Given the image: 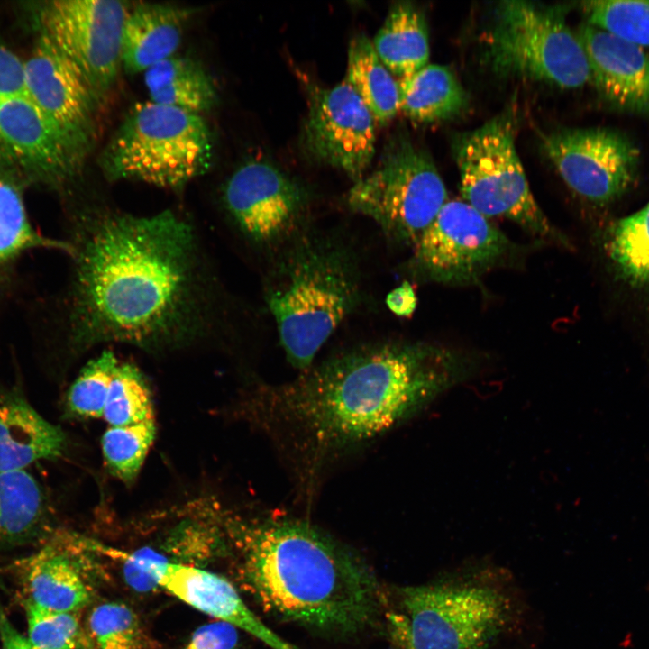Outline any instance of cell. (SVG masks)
Returning <instances> with one entry per match:
<instances>
[{"label": "cell", "instance_id": "1", "mask_svg": "<svg viewBox=\"0 0 649 649\" xmlns=\"http://www.w3.org/2000/svg\"><path fill=\"white\" fill-rule=\"evenodd\" d=\"M67 242L64 330L72 351L121 343L162 352L217 339L221 282L187 217L94 206L73 215Z\"/></svg>", "mask_w": 649, "mask_h": 649}, {"label": "cell", "instance_id": "2", "mask_svg": "<svg viewBox=\"0 0 649 649\" xmlns=\"http://www.w3.org/2000/svg\"><path fill=\"white\" fill-rule=\"evenodd\" d=\"M474 368L468 354L439 344L366 343L294 380L260 386L251 413L309 491L334 462L413 417Z\"/></svg>", "mask_w": 649, "mask_h": 649}, {"label": "cell", "instance_id": "3", "mask_svg": "<svg viewBox=\"0 0 649 649\" xmlns=\"http://www.w3.org/2000/svg\"><path fill=\"white\" fill-rule=\"evenodd\" d=\"M243 583L268 613L353 635L374 619L379 588L343 544L299 518L267 513L233 525Z\"/></svg>", "mask_w": 649, "mask_h": 649}, {"label": "cell", "instance_id": "4", "mask_svg": "<svg viewBox=\"0 0 649 649\" xmlns=\"http://www.w3.org/2000/svg\"><path fill=\"white\" fill-rule=\"evenodd\" d=\"M265 298L288 361L305 371L360 303L355 259L335 241L302 236L277 265Z\"/></svg>", "mask_w": 649, "mask_h": 649}, {"label": "cell", "instance_id": "5", "mask_svg": "<svg viewBox=\"0 0 649 649\" xmlns=\"http://www.w3.org/2000/svg\"><path fill=\"white\" fill-rule=\"evenodd\" d=\"M213 142L201 114L152 102L136 104L101 156L113 180L179 189L206 173Z\"/></svg>", "mask_w": 649, "mask_h": 649}, {"label": "cell", "instance_id": "6", "mask_svg": "<svg viewBox=\"0 0 649 649\" xmlns=\"http://www.w3.org/2000/svg\"><path fill=\"white\" fill-rule=\"evenodd\" d=\"M386 613L399 649H489L510 617L497 588L475 581L406 586Z\"/></svg>", "mask_w": 649, "mask_h": 649}, {"label": "cell", "instance_id": "7", "mask_svg": "<svg viewBox=\"0 0 649 649\" xmlns=\"http://www.w3.org/2000/svg\"><path fill=\"white\" fill-rule=\"evenodd\" d=\"M567 7L507 0L493 10L486 59L498 76L579 88L590 82L586 52L566 22Z\"/></svg>", "mask_w": 649, "mask_h": 649}, {"label": "cell", "instance_id": "8", "mask_svg": "<svg viewBox=\"0 0 649 649\" xmlns=\"http://www.w3.org/2000/svg\"><path fill=\"white\" fill-rule=\"evenodd\" d=\"M454 157L463 201L486 217H503L541 241L568 246L531 192L515 143V121L503 113L457 138Z\"/></svg>", "mask_w": 649, "mask_h": 649}, {"label": "cell", "instance_id": "9", "mask_svg": "<svg viewBox=\"0 0 649 649\" xmlns=\"http://www.w3.org/2000/svg\"><path fill=\"white\" fill-rule=\"evenodd\" d=\"M447 198L431 157L398 135L385 145L377 168L355 182L347 202L372 219L390 242L413 249Z\"/></svg>", "mask_w": 649, "mask_h": 649}, {"label": "cell", "instance_id": "10", "mask_svg": "<svg viewBox=\"0 0 649 649\" xmlns=\"http://www.w3.org/2000/svg\"><path fill=\"white\" fill-rule=\"evenodd\" d=\"M521 247L463 200L447 201L405 265L418 281L478 285L483 276L519 258Z\"/></svg>", "mask_w": 649, "mask_h": 649}, {"label": "cell", "instance_id": "11", "mask_svg": "<svg viewBox=\"0 0 649 649\" xmlns=\"http://www.w3.org/2000/svg\"><path fill=\"white\" fill-rule=\"evenodd\" d=\"M544 149L564 183L599 206L620 199L638 178L639 149L619 131L606 127L561 129L544 138Z\"/></svg>", "mask_w": 649, "mask_h": 649}, {"label": "cell", "instance_id": "12", "mask_svg": "<svg viewBox=\"0 0 649 649\" xmlns=\"http://www.w3.org/2000/svg\"><path fill=\"white\" fill-rule=\"evenodd\" d=\"M130 10L116 0H59L42 11V32L87 76L101 94L122 66V41Z\"/></svg>", "mask_w": 649, "mask_h": 649}, {"label": "cell", "instance_id": "13", "mask_svg": "<svg viewBox=\"0 0 649 649\" xmlns=\"http://www.w3.org/2000/svg\"><path fill=\"white\" fill-rule=\"evenodd\" d=\"M375 120L346 81L309 92L301 143L313 160L335 167L356 181L375 153Z\"/></svg>", "mask_w": 649, "mask_h": 649}, {"label": "cell", "instance_id": "14", "mask_svg": "<svg viewBox=\"0 0 649 649\" xmlns=\"http://www.w3.org/2000/svg\"><path fill=\"white\" fill-rule=\"evenodd\" d=\"M308 195L297 181L263 161L239 168L223 190V205L231 225L259 245L288 238L298 228Z\"/></svg>", "mask_w": 649, "mask_h": 649}, {"label": "cell", "instance_id": "15", "mask_svg": "<svg viewBox=\"0 0 649 649\" xmlns=\"http://www.w3.org/2000/svg\"><path fill=\"white\" fill-rule=\"evenodd\" d=\"M87 138L67 132L25 95L0 96V158L59 183L78 168Z\"/></svg>", "mask_w": 649, "mask_h": 649}, {"label": "cell", "instance_id": "16", "mask_svg": "<svg viewBox=\"0 0 649 649\" xmlns=\"http://www.w3.org/2000/svg\"><path fill=\"white\" fill-rule=\"evenodd\" d=\"M24 95L67 132L88 137L100 93L43 32L23 60Z\"/></svg>", "mask_w": 649, "mask_h": 649}, {"label": "cell", "instance_id": "17", "mask_svg": "<svg viewBox=\"0 0 649 649\" xmlns=\"http://www.w3.org/2000/svg\"><path fill=\"white\" fill-rule=\"evenodd\" d=\"M578 36L598 92L618 111L649 117V51L584 23Z\"/></svg>", "mask_w": 649, "mask_h": 649}, {"label": "cell", "instance_id": "18", "mask_svg": "<svg viewBox=\"0 0 649 649\" xmlns=\"http://www.w3.org/2000/svg\"><path fill=\"white\" fill-rule=\"evenodd\" d=\"M81 544L80 538L58 535L21 562L28 602L67 613L88 603L90 590L77 560Z\"/></svg>", "mask_w": 649, "mask_h": 649}, {"label": "cell", "instance_id": "19", "mask_svg": "<svg viewBox=\"0 0 649 649\" xmlns=\"http://www.w3.org/2000/svg\"><path fill=\"white\" fill-rule=\"evenodd\" d=\"M66 446L63 431L46 420L20 390L0 389V471H25L55 460Z\"/></svg>", "mask_w": 649, "mask_h": 649}, {"label": "cell", "instance_id": "20", "mask_svg": "<svg viewBox=\"0 0 649 649\" xmlns=\"http://www.w3.org/2000/svg\"><path fill=\"white\" fill-rule=\"evenodd\" d=\"M188 14L186 9L160 4H141L130 10L122 41L124 69L144 72L174 56Z\"/></svg>", "mask_w": 649, "mask_h": 649}, {"label": "cell", "instance_id": "21", "mask_svg": "<svg viewBox=\"0 0 649 649\" xmlns=\"http://www.w3.org/2000/svg\"><path fill=\"white\" fill-rule=\"evenodd\" d=\"M158 584L194 608L242 630L253 612L226 579L200 568L161 563Z\"/></svg>", "mask_w": 649, "mask_h": 649}, {"label": "cell", "instance_id": "22", "mask_svg": "<svg viewBox=\"0 0 649 649\" xmlns=\"http://www.w3.org/2000/svg\"><path fill=\"white\" fill-rule=\"evenodd\" d=\"M50 516L46 493L31 473L0 471V550L41 536Z\"/></svg>", "mask_w": 649, "mask_h": 649}, {"label": "cell", "instance_id": "23", "mask_svg": "<svg viewBox=\"0 0 649 649\" xmlns=\"http://www.w3.org/2000/svg\"><path fill=\"white\" fill-rule=\"evenodd\" d=\"M372 44L393 76L399 79L416 73L429 60L428 30L424 13L410 2L395 4Z\"/></svg>", "mask_w": 649, "mask_h": 649}, {"label": "cell", "instance_id": "24", "mask_svg": "<svg viewBox=\"0 0 649 649\" xmlns=\"http://www.w3.org/2000/svg\"><path fill=\"white\" fill-rule=\"evenodd\" d=\"M150 101L197 114L216 102L215 86L206 70L187 57L168 58L144 71Z\"/></svg>", "mask_w": 649, "mask_h": 649}, {"label": "cell", "instance_id": "25", "mask_svg": "<svg viewBox=\"0 0 649 649\" xmlns=\"http://www.w3.org/2000/svg\"><path fill=\"white\" fill-rule=\"evenodd\" d=\"M397 81L399 109L419 123L453 117L462 113L468 103L460 81L445 66L427 64Z\"/></svg>", "mask_w": 649, "mask_h": 649}, {"label": "cell", "instance_id": "26", "mask_svg": "<svg viewBox=\"0 0 649 649\" xmlns=\"http://www.w3.org/2000/svg\"><path fill=\"white\" fill-rule=\"evenodd\" d=\"M346 81L379 124L390 122L399 110L398 81L364 34L354 36L349 44Z\"/></svg>", "mask_w": 649, "mask_h": 649}, {"label": "cell", "instance_id": "27", "mask_svg": "<svg viewBox=\"0 0 649 649\" xmlns=\"http://www.w3.org/2000/svg\"><path fill=\"white\" fill-rule=\"evenodd\" d=\"M603 248L628 285L649 290V202L605 230Z\"/></svg>", "mask_w": 649, "mask_h": 649}, {"label": "cell", "instance_id": "28", "mask_svg": "<svg viewBox=\"0 0 649 649\" xmlns=\"http://www.w3.org/2000/svg\"><path fill=\"white\" fill-rule=\"evenodd\" d=\"M37 248L70 251L67 241L50 240L35 231L19 190L0 176V282L23 252Z\"/></svg>", "mask_w": 649, "mask_h": 649}, {"label": "cell", "instance_id": "29", "mask_svg": "<svg viewBox=\"0 0 649 649\" xmlns=\"http://www.w3.org/2000/svg\"><path fill=\"white\" fill-rule=\"evenodd\" d=\"M110 426H125L153 418L151 395L139 369L120 361L113 376L103 416Z\"/></svg>", "mask_w": 649, "mask_h": 649}, {"label": "cell", "instance_id": "30", "mask_svg": "<svg viewBox=\"0 0 649 649\" xmlns=\"http://www.w3.org/2000/svg\"><path fill=\"white\" fill-rule=\"evenodd\" d=\"M154 419L125 426H110L101 441L105 462L115 477L132 482L155 439Z\"/></svg>", "mask_w": 649, "mask_h": 649}, {"label": "cell", "instance_id": "31", "mask_svg": "<svg viewBox=\"0 0 649 649\" xmlns=\"http://www.w3.org/2000/svg\"><path fill=\"white\" fill-rule=\"evenodd\" d=\"M581 7L587 23L649 51V1H587Z\"/></svg>", "mask_w": 649, "mask_h": 649}, {"label": "cell", "instance_id": "32", "mask_svg": "<svg viewBox=\"0 0 649 649\" xmlns=\"http://www.w3.org/2000/svg\"><path fill=\"white\" fill-rule=\"evenodd\" d=\"M120 360L104 351L89 361L74 380L66 396L67 411L74 416H103L109 387Z\"/></svg>", "mask_w": 649, "mask_h": 649}, {"label": "cell", "instance_id": "33", "mask_svg": "<svg viewBox=\"0 0 649 649\" xmlns=\"http://www.w3.org/2000/svg\"><path fill=\"white\" fill-rule=\"evenodd\" d=\"M88 626L97 649H142L137 617L122 603L98 605L89 616Z\"/></svg>", "mask_w": 649, "mask_h": 649}, {"label": "cell", "instance_id": "34", "mask_svg": "<svg viewBox=\"0 0 649 649\" xmlns=\"http://www.w3.org/2000/svg\"><path fill=\"white\" fill-rule=\"evenodd\" d=\"M28 640L37 649H75L80 626L74 613L55 612L30 602L26 606Z\"/></svg>", "mask_w": 649, "mask_h": 649}, {"label": "cell", "instance_id": "35", "mask_svg": "<svg viewBox=\"0 0 649 649\" xmlns=\"http://www.w3.org/2000/svg\"><path fill=\"white\" fill-rule=\"evenodd\" d=\"M92 551L101 553L123 563V576L127 583L138 591H149L158 584L157 573L160 564L166 561L153 552L140 551L128 553L89 542Z\"/></svg>", "mask_w": 649, "mask_h": 649}, {"label": "cell", "instance_id": "36", "mask_svg": "<svg viewBox=\"0 0 649 649\" xmlns=\"http://www.w3.org/2000/svg\"><path fill=\"white\" fill-rule=\"evenodd\" d=\"M239 629L215 621L198 627L183 649H239Z\"/></svg>", "mask_w": 649, "mask_h": 649}, {"label": "cell", "instance_id": "37", "mask_svg": "<svg viewBox=\"0 0 649 649\" xmlns=\"http://www.w3.org/2000/svg\"><path fill=\"white\" fill-rule=\"evenodd\" d=\"M24 95L23 60L0 42V96Z\"/></svg>", "mask_w": 649, "mask_h": 649}, {"label": "cell", "instance_id": "38", "mask_svg": "<svg viewBox=\"0 0 649 649\" xmlns=\"http://www.w3.org/2000/svg\"><path fill=\"white\" fill-rule=\"evenodd\" d=\"M388 308L398 317H410L417 306V297L412 285L404 281L386 297Z\"/></svg>", "mask_w": 649, "mask_h": 649}, {"label": "cell", "instance_id": "39", "mask_svg": "<svg viewBox=\"0 0 649 649\" xmlns=\"http://www.w3.org/2000/svg\"><path fill=\"white\" fill-rule=\"evenodd\" d=\"M0 640L2 649H37L13 626L0 607Z\"/></svg>", "mask_w": 649, "mask_h": 649}]
</instances>
